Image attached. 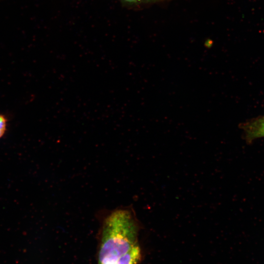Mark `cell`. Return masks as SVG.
<instances>
[{"label": "cell", "mask_w": 264, "mask_h": 264, "mask_svg": "<svg viewBox=\"0 0 264 264\" xmlns=\"http://www.w3.org/2000/svg\"><path fill=\"white\" fill-rule=\"evenodd\" d=\"M244 138L248 143L264 137V115L251 118L240 124Z\"/></svg>", "instance_id": "7a4b0ae2"}, {"label": "cell", "mask_w": 264, "mask_h": 264, "mask_svg": "<svg viewBox=\"0 0 264 264\" xmlns=\"http://www.w3.org/2000/svg\"><path fill=\"white\" fill-rule=\"evenodd\" d=\"M122 2L130 5H139L152 3L164 1L165 0H120Z\"/></svg>", "instance_id": "277c9868"}, {"label": "cell", "mask_w": 264, "mask_h": 264, "mask_svg": "<svg viewBox=\"0 0 264 264\" xmlns=\"http://www.w3.org/2000/svg\"><path fill=\"white\" fill-rule=\"evenodd\" d=\"M140 258V250L136 244L121 256L116 264H137Z\"/></svg>", "instance_id": "3957f363"}, {"label": "cell", "mask_w": 264, "mask_h": 264, "mask_svg": "<svg viewBox=\"0 0 264 264\" xmlns=\"http://www.w3.org/2000/svg\"><path fill=\"white\" fill-rule=\"evenodd\" d=\"M7 126V119L6 117L0 113V139L5 134Z\"/></svg>", "instance_id": "5b68a950"}, {"label": "cell", "mask_w": 264, "mask_h": 264, "mask_svg": "<svg viewBox=\"0 0 264 264\" xmlns=\"http://www.w3.org/2000/svg\"><path fill=\"white\" fill-rule=\"evenodd\" d=\"M137 225L129 210H117L105 220L99 264H116L119 258L137 244Z\"/></svg>", "instance_id": "6da1fadb"}]
</instances>
